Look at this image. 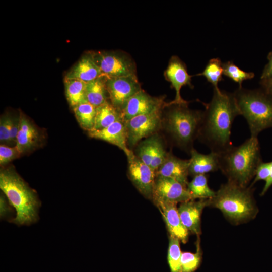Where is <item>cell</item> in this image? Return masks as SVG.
Masks as SVG:
<instances>
[{"mask_svg":"<svg viewBox=\"0 0 272 272\" xmlns=\"http://www.w3.org/2000/svg\"><path fill=\"white\" fill-rule=\"evenodd\" d=\"M205 105L198 137L211 152L220 154L233 146L232 125L240 115L234 94L214 88L211 100Z\"/></svg>","mask_w":272,"mask_h":272,"instance_id":"1","label":"cell"},{"mask_svg":"<svg viewBox=\"0 0 272 272\" xmlns=\"http://www.w3.org/2000/svg\"><path fill=\"white\" fill-rule=\"evenodd\" d=\"M0 188L16 211V216L10 222L18 226H29L38 221L41 203L37 193L28 186L14 167L1 168Z\"/></svg>","mask_w":272,"mask_h":272,"instance_id":"2","label":"cell"},{"mask_svg":"<svg viewBox=\"0 0 272 272\" xmlns=\"http://www.w3.org/2000/svg\"><path fill=\"white\" fill-rule=\"evenodd\" d=\"M219 155L220 169L229 181L245 187L262 162L257 137H250L239 146H232Z\"/></svg>","mask_w":272,"mask_h":272,"instance_id":"3","label":"cell"},{"mask_svg":"<svg viewBox=\"0 0 272 272\" xmlns=\"http://www.w3.org/2000/svg\"><path fill=\"white\" fill-rule=\"evenodd\" d=\"M240 115L246 120L251 136L257 137L263 130L272 127V98L263 90L239 87L234 93Z\"/></svg>","mask_w":272,"mask_h":272,"instance_id":"4","label":"cell"},{"mask_svg":"<svg viewBox=\"0 0 272 272\" xmlns=\"http://www.w3.org/2000/svg\"><path fill=\"white\" fill-rule=\"evenodd\" d=\"M210 205L236 222L253 217L256 211L250 190L230 181L216 192L214 197L210 199Z\"/></svg>","mask_w":272,"mask_h":272,"instance_id":"5","label":"cell"},{"mask_svg":"<svg viewBox=\"0 0 272 272\" xmlns=\"http://www.w3.org/2000/svg\"><path fill=\"white\" fill-rule=\"evenodd\" d=\"M187 104L168 103L170 108L165 117L167 131L176 144L184 149H189L198 136L203 114V112L190 109Z\"/></svg>","mask_w":272,"mask_h":272,"instance_id":"6","label":"cell"},{"mask_svg":"<svg viewBox=\"0 0 272 272\" xmlns=\"http://www.w3.org/2000/svg\"><path fill=\"white\" fill-rule=\"evenodd\" d=\"M93 58L106 79L136 75L135 63L121 51L92 52Z\"/></svg>","mask_w":272,"mask_h":272,"instance_id":"7","label":"cell"},{"mask_svg":"<svg viewBox=\"0 0 272 272\" xmlns=\"http://www.w3.org/2000/svg\"><path fill=\"white\" fill-rule=\"evenodd\" d=\"M162 110L139 115L125 121L129 146H134L143 139L156 133L162 122Z\"/></svg>","mask_w":272,"mask_h":272,"instance_id":"8","label":"cell"},{"mask_svg":"<svg viewBox=\"0 0 272 272\" xmlns=\"http://www.w3.org/2000/svg\"><path fill=\"white\" fill-rule=\"evenodd\" d=\"M110 103L120 112L129 100L142 89L137 75L106 79Z\"/></svg>","mask_w":272,"mask_h":272,"instance_id":"9","label":"cell"},{"mask_svg":"<svg viewBox=\"0 0 272 272\" xmlns=\"http://www.w3.org/2000/svg\"><path fill=\"white\" fill-rule=\"evenodd\" d=\"M127 158L128 175L130 180L143 196L152 199L156 178L155 172L143 162L133 152Z\"/></svg>","mask_w":272,"mask_h":272,"instance_id":"10","label":"cell"},{"mask_svg":"<svg viewBox=\"0 0 272 272\" xmlns=\"http://www.w3.org/2000/svg\"><path fill=\"white\" fill-rule=\"evenodd\" d=\"M167 105L163 96L153 97L141 89L129 100L121 112V118L126 121L139 115L162 110Z\"/></svg>","mask_w":272,"mask_h":272,"instance_id":"11","label":"cell"},{"mask_svg":"<svg viewBox=\"0 0 272 272\" xmlns=\"http://www.w3.org/2000/svg\"><path fill=\"white\" fill-rule=\"evenodd\" d=\"M152 199L175 203L183 202L193 198L187 186L167 177L157 176L155 178Z\"/></svg>","mask_w":272,"mask_h":272,"instance_id":"12","label":"cell"},{"mask_svg":"<svg viewBox=\"0 0 272 272\" xmlns=\"http://www.w3.org/2000/svg\"><path fill=\"white\" fill-rule=\"evenodd\" d=\"M164 76L165 79L169 82L171 86L176 92L174 100L170 104H184L188 103L181 96L180 90L183 86H188L193 88L191 78L188 72L186 64L178 56H172L170 58Z\"/></svg>","mask_w":272,"mask_h":272,"instance_id":"13","label":"cell"},{"mask_svg":"<svg viewBox=\"0 0 272 272\" xmlns=\"http://www.w3.org/2000/svg\"><path fill=\"white\" fill-rule=\"evenodd\" d=\"M167 154L162 140L155 133L139 144L135 155L156 172L165 160Z\"/></svg>","mask_w":272,"mask_h":272,"instance_id":"14","label":"cell"},{"mask_svg":"<svg viewBox=\"0 0 272 272\" xmlns=\"http://www.w3.org/2000/svg\"><path fill=\"white\" fill-rule=\"evenodd\" d=\"M154 202L162 215L170 236L178 238L183 243H186L189 232L182 223L177 203L160 200Z\"/></svg>","mask_w":272,"mask_h":272,"instance_id":"15","label":"cell"},{"mask_svg":"<svg viewBox=\"0 0 272 272\" xmlns=\"http://www.w3.org/2000/svg\"><path fill=\"white\" fill-rule=\"evenodd\" d=\"M42 136L38 127L21 113L16 145L21 155L34 150L42 144Z\"/></svg>","mask_w":272,"mask_h":272,"instance_id":"16","label":"cell"},{"mask_svg":"<svg viewBox=\"0 0 272 272\" xmlns=\"http://www.w3.org/2000/svg\"><path fill=\"white\" fill-rule=\"evenodd\" d=\"M89 137L106 141L122 150L126 156L132 151L128 147L127 134L125 121L122 119L107 127L88 131Z\"/></svg>","mask_w":272,"mask_h":272,"instance_id":"17","label":"cell"},{"mask_svg":"<svg viewBox=\"0 0 272 272\" xmlns=\"http://www.w3.org/2000/svg\"><path fill=\"white\" fill-rule=\"evenodd\" d=\"M210 205V199H194L181 203L178 209L180 218L186 229L193 234L201 233L200 217L203 208Z\"/></svg>","mask_w":272,"mask_h":272,"instance_id":"18","label":"cell"},{"mask_svg":"<svg viewBox=\"0 0 272 272\" xmlns=\"http://www.w3.org/2000/svg\"><path fill=\"white\" fill-rule=\"evenodd\" d=\"M189 164V160L181 159L168 153L164 162L156 171V177L169 178L187 186Z\"/></svg>","mask_w":272,"mask_h":272,"instance_id":"19","label":"cell"},{"mask_svg":"<svg viewBox=\"0 0 272 272\" xmlns=\"http://www.w3.org/2000/svg\"><path fill=\"white\" fill-rule=\"evenodd\" d=\"M191 158L189 164V175L193 177L198 175H206L220 169L219 154L211 152L203 154L193 148L190 152Z\"/></svg>","mask_w":272,"mask_h":272,"instance_id":"20","label":"cell"},{"mask_svg":"<svg viewBox=\"0 0 272 272\" xmlns=\"http://www.w3.org/2000/svg\"><path fill=\"white\" fill-rule=\"evenodd\" d=\"M102 77L91 52L82 56L66 73L64 79H74L88 83Z\"/></svg>","mask_w":272,"mask_h":272,"instance_id":"21","label":"cell"},{"mask_svg":"<svg viewBox=\"0 0 272 272\" xmlns=\"http://www.w3.org/2000/svg\"><path fill=\"white\" fill-rule=\"evenodd\" d=\"M121 119V112L111 103L107 101L101 105L96 107L95 123L93 130L105 128Z\"/></svg>","mask_w":272,"mask_h":272,"instance_id":"22","label":"cell"},{"mask_svg":"<svg viewBox=\"0 0 272 272\" xmlns=\"http://www.w3.org/2000/svg\"><path fill=\"white\" fill-rule=\"evenodd\" d=\"M106 78L101 77L86 83V97L87 101L97 107L107 100Z\"/></svg>","mask_w":272,"mask_h":272,"instance_id":"23","label":"cell"},{"mask_svg":"<svg viewBox=\"0 0 272 272\" xmlns=\"http://www.w3.org/2000/svg\"><path fill=\"white\" fill-rule=\"evenodd\" d=\"M64 82L66 97L72 108L88 102L86 97V83L74 79H64Z\"/></svg>","mask_w":272,"mask_h":272,"instance_id":"24","label":"cell"},{"mask_svg":"<svg viewBox=\"0 0 272 272\" xmlns=\"http://www.w3.org/2000/svg\"><path fill=\"white\" fill-rule=\"evenodd\" d=\"M187 189L193 199H211L216 194V192L209 187L206 175L194 176L192 180L188 183Z\"/></svg>","mask_w":272,"mask_h":272,"instance_id":"25","label":"cell"},{"mask_svg":"<svg viewBox=\"0 0 272 272\" xmlns=\"http://www.w3.org/2000/svg\"><path fill=\"white\" fill-rule=\"evenodd\" d=\"M75 117L84 130L90 131L93 129L96 113V107L86 102L73 108Z\"/></svg>","mask_w":272,"mask_h":272,"instance_id":"26","label":"cell"},{"mask_svg":"<svg viewBox=\"0 0 272 272\" xmlns=\"http://www.w3.org/2000/svg\"><path fill=\"white\" fill-rule=\"evenodd\" d=\"M196 75L205 77L214 89H219L218 83L223 80V63L219 58H212L203 71Z\"/></svg>","mask_w":272,"mask_h":272,"instance_id":"27","label":"cell"},{"mask_svg":"<svg viewBox=\"0 0 272 272\" xmlns=\"http://www.w3.org/2000/svg\"><path fill=\"white\" fill-rule=\"evenodd\" d=\"M223 75L238 83L239 87H242L244 81L252 79L254 77V73L245 72L231 61L223 63Z\"/></svg>","mask_w":272,"mask_h":272,"instance_id":"28","label":"cell"},{"mask_svg":"<svg viewBox=\"0 0 272 272\" xmlns=\"http://www.w3.org/2000/svg\"><path fill=\"white\" fill-rule=\"evenodd\" d=\"M182 252L180 240L170 236L168 249V262L171 272H181V257Z\"/></svg>","mask_w":272,"mask_h":272,"instance_id":"29","label":"cell"},{"mask_svg":"<svg viewBox=\"0 0 272 272\" xmlns=\"http://www.w3.org/2000/svg\"><path fill=\"white\" fill-rule=\"evenodd\" d=\"M196 251L182 252L181 257V272H194L200 265L201 252L199 242L196 244Z\"/></svg>","mask_w":272,"mask_h":272,"instance_id":"30","label":"cell"},{"mask_svg":"<svg viewBox=\"0 0 272 272\" xmlns=\"http://www.w3.org/2000/svg\"><path fill=\"white\" fill-rule=\"evenodd\" d=\"M13 117L8 114L3 115L1 116L0 119V142L1 144L10 146V136Z\"/></svg>","mask_w":272,"mask_h":272,"instance_id":"31","label":"cell"},{"mask_svg":"<svg viewBox=\"0 0 272 272\" xmlns=\"http://www.w3.org/2000/svg\"><path fill=\"white\" fill-rule=\"evenodd\" d=\"M21 154L16 146L0 145V165L4 166L13 160L18 158Z\"/></svg>","mask_w":272,"mask_h":272,"instance_id":"32","label":"cell"},{"mask_svg":"<svg viewBox=\"0 0 272 272\" xmlns=\"http://www.w3.org/2000/svg\"><path fill=\"white\" fill-rule=\"evenodd\" d=\"M270 174V162H263L262 161L257 166L255 178L252 184L259 180L266 181Z\"/></svg>","mask_w":272,"mask_h":272,"instance_id":"33","label":"cell"},{"mask_svg":"<svg viewBox=\"0 0 272 272\" xmlns=\"http://www.w3.org/2000/svg\"><path fill=\"white\" fill-rule=\"evenodd\" d=\"M10 204H8L7 201L3 196H1V217L4 219L10 218V215L12 214V210L10 207Z\"/></svg>","mask_w":272,"mask_h":272,"instance_id":"34","label":"cell"},{"mask_svg":"<svg viewBox=\"0 0 272 272\" xmlns=\"http://www.w3.org/2000/svg\"><path fill=\"white\" fill-rule=\"evenodd\" d=\"M268 62L265 66L261 76V80L272 77V52L268 55Z\"/></svg>","mask_w":272,"mask_h":272,"instance_id":"35","label":"cell"},{"mask_svg":"<svg viewBox=\"0 0 272 272\" xmlns=\"http://www.w3.org/2000/svg\"><path fill=\"white\" fill-rule=\"evenodd\" d=\"M261 80L263 91L272 98V77Z\"/></svg>","mask_w":272,"mask_h":272,"instance_id":"36","label":"cell"},{"mask_svg":"<svg viewBox=\"0 0 272 272\" xmlns=\"http://www.w3.org/2000/svg\"><path fill=\"white\" fill-rule=\"evenodd\" d=\"M272 185V162H270V174L269 178L265 181L264 187L261 192V195H263Z\"/></svg>","mask_w":272,"mask_h":272,"instance_id":"37","label":"cell"}]
</instances>
